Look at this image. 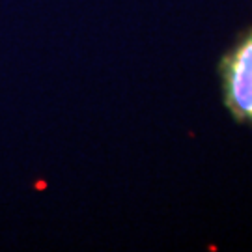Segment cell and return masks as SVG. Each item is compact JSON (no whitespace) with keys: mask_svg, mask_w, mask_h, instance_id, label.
Listing matches in <instances>:
<instances>
[{"mask_svg":"<svg viewBox=\"0 0 252 252\" xmlns=\"http://www.w3.org/2000/svg\"><path fill=\"white\" fill-rule=\"evenodd\" d=\"M219 81L230 116L252 129V27L243 30L222 54Z\"/></svg>","mask_w":252,"mask_h":252,"instance_id":"6da1fadb","label":"cell"}]
</instances>
